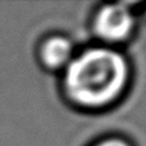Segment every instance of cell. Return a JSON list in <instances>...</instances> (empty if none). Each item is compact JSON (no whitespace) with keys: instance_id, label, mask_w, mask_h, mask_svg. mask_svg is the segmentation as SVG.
<instances>
[{"instance_id":"cell-1","label":"cell","mask_w":146,"mask_h":146,"mask_svg":"<svg viewBox=\"0 0 146 146\" xmlns=\"http://www.w3.org/2000/svg\"><path fill=\"white\" fill-rule=\"evenodd\" d=\"M127 76V63L121 54L108 49H91L68 63L66 90L81 105H105L121 94Z\"/></svg>"},{"instance_id":"cell-2","label":"cell","mask_w":146,"mask_h":146,"mask_svg":"<svg viewBox=\"0 0 146 146\" xmlns=\"http://www.w3.org/2000/svg\"><path fill=\"white\" fill-rule=\"evenodd\" d=\"M133 27V17L124 5H106L95 18V31L108 41H122L128 37Z\"/></svg>"},{"instance_id":"cell-3","label":"cell","mask_w":146,"mask_h":146,"mask_svg":"<svg viewBox=\"0 0 146 146\" xmlns=\"http://www.w3.org/2000/svg\"><path fill=\"white\" fill-rule=\"evenodd\" d=\"M72 55V44L64 37H53L42 46L41 56L50 68H60L69 63Z\"/></svg>"},{"instance_id":"cell-4","label":"cell","mask_w":146,"mask_h":146,"mask_svg":"<svg viewBox=\"0 0 146 146\" xmlns=\"http://www.w3.org/2000/svg\"><path fill=\"white\" fill-rule=\"evenodd\" d=\"M96 146H128V145L126 142L121 141V140H108V141H104Z\"/></svg>"}]
</instances>
